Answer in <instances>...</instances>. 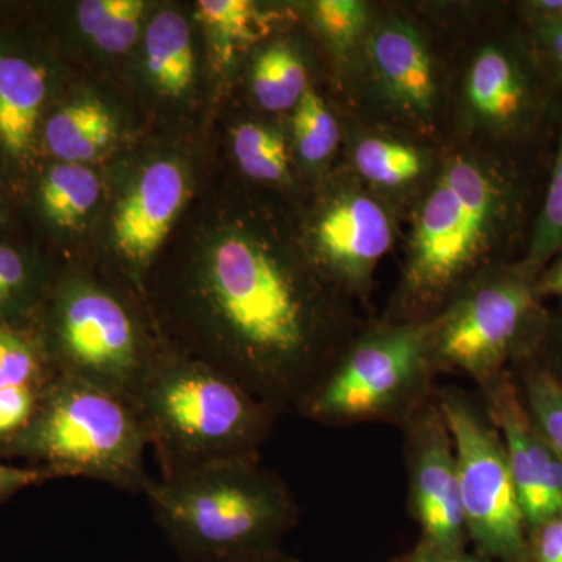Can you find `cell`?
<instances>
[{
    "instance_id": "cell-1",
    "label": "cell",
    "mask_w": 562,
    "mask_h": 562,
    "mask_svg": "<svg viewBox=\"0 0 562 562\" xmlns=\"http://www.w3.org/2000/svg\"><path fill=\"white\" fill-rule=\"evenodd\" d=\"M198 299L211 331L203 361L277 417L297 414L357 333L349 295L236 233L211 251Z\"/></svg>"
},
{
    "instance_id": "cell-2",
    "label": "cell",
    "mask_w": 562,
    "mask_h": 562,
    "mask_svg": "<svg viewBox=\"0 0 562 562\" xmlns=\"http://www.w3.org/2000/svg\"><path fill=\"white\" fill-rule=\"evenodd\" d=\"M536 147L491 161L447 162L417 214L384 319L430 321L476 276L516 262L508 257L513 250L524 255L549 172L550 160L543 165Z\"/></svg>"
},
{
    "instance_id": "cell-3",
    "label": "cell",
    "mask_w": 562,
    "mask_h": 562,
    "mask_svg": "<svg viewBox=\"0 0 562 562\" xmlns=\"http://www.w3.org/2000/svg\"><path fill=\"white\" fill-rule=\"evenodd\" d=\"M150 512L187 562L281 549L301 508L288 483L260 460L216 461L151 479Z\"/></svg>"
},
{
    "instance_id": "cell-4",
    "label": "cell",
    "mask_w": 562,
    "mask_h": 562,
    "mask_svg": "<svg viewBox=\"0 0 562 562\" xmlns=\"http://www.w3.org/2000/svg\"><path fill=\"white\" fill-rule=\"evenodd\" d=\"M161 475L260 460L279 417L209 362L161 353L132 403Z\"/></svg>"
},
{
    "instance_id": "cell-5",
    "label": "cell",
    "mask_w": 562,
    "mask_h": 562,
    "mask_svg": "<svg viewBox=\"0 0 562 562\" xmlns=\"http://www.w3.org/2000/svg\"><path fill=\"white\" fill-rule=\"evenodd\" d=\"M147 441L136 413L116 395L55 373L41 390L29 424L0 442V458H21L55 479L83 476L146 494Z\"/></svg>"
},
{
    "instance_id": "cell-6",
    "label": "cell",
    "mask_w": 562,
    "mask_h": 562,
    "mask_svg": "<svg viewBox=\"0 0 562 562\" xmlns=\"http://www.w3.org/2000/svg\"><path fill=\"white\" fill-rule=\"evenodd\" d=\"M428 322L379 321L351 336L299 408L325 427L401 428L438 391Z\"/></svg>"
},
{
    "instance_id": "cell-7",
    "label": "cell",
    "mask_w": 562,
    "mask_h": 562,
    "mask_svg": "<svg viewBox=\"0 0 562 562\" xmlns=\"http://www.w3.org/2000/svg\"><path fill=\"white\" fill-rule=\"evenodd\" d=\"M547 321L535 277L517 262L494 266L427 321L432 368L438 375L468 376L483 390L538 346Z\"/></svg>"
},
{
    "instance_id": "cell-8",
    "label": "cell",
    "mask_w": 562,
    "mask_h": 562,
    "mask_svg": "<svg viewBox=\"0 0 562 562\" xmlns=\"http://www.w3.org/2000/svg\"><path fill=\"white\" fill-rule=\"evenodd\" d=\"M40 341L55 372L101 387L131 406L162 353L150 349L124 301L87 281H70L57 291Z\"/></svg>"
},
{
    "instance_id": "cell-9",
    "label": "cell",
    "mask_w": 562,
    "mask_h": 562,
    "mask_svg": "<svg viewBox=\"0 0 562 562\" xmlns=\"http://www.w3.org/2000/svg\"><path fill=\"white\" fill-rule=\"evenodd\" d=\"M441 406L457 450L469 542L495 562H527V527L501 432L479 391L439 384Z\"/></svg>"
},
{
    "instance_id": "cell-10",
    "label": "cell",
    "mask_w": 562,
    "mask_h": 562,
    "mask_svg": "<svg viewBox=\"0 0 562 562\" xmlns=\"http://www.w3.org/2000/svg\"><path fill=\"white\" fill-rule=\"evenodd\" d=\"M398 430L408 475L409 514L419 527L417 542L468 550L471 542L462 512L457 450L438 391Z\"/></svg>"
},
{
    "instance_id": "cell-11",
    "label": "cell",
    "mask_w": 562,
    "mask_h": 562,
    "mask_svg": "<svg viewBox=\"0 0 562 562\" xmlns=\"http://www.w3.org/2000/svg\"><path fill=\"white\" fill-rule=\"evenodd\" d=\"M313 236L322 277L350 299H362L376 266L391 250L394 225L382 203L349 188L325 206Z\"/></svg>"
},
{
    "instance_id": "cell-12",
    "label": "cell",
    "mask_w": 562,
    "mask_h": 562,
    "mask_svg": "<svg viewBox=\"0 0 562 562\" xmlns=\"http://www.w3.org/2000/svg\"><path fill=\"white\" fill-rule=\"evenodd\" d=\"M479 392L501 432L528 531L562 513V461L525 406L512 372Z\"/></svg>"
},
{
    "instance_id": "cell-13",
    "label": "cell",
    "mask_w": 562,
    "mask_h": 562,
    "mask_svg": "<svg viewBox=\"0 0 562 562\" xmlns=\"http://www.w3.org/2000/svg\"><path fill=\"white\" fill-rule=\"evenodd\" d=\"M187 195L176 161L151 162L120 203L113 221L116 249L125 260L146 265L160 249Z\"/></svg>"
},
{
    "instance_id": "cell-14",
    "label": "cell",
    "mask_w": 562,
    "mask_h": 562,
    "mask_svg": "<svg viewBox=\"0 0 562 562\" xmlns=\"http://www.w3.org/2000/svg\"><path fill=\"white\" fill-rule=\"evenodd\" d=\"M368 49L387 99L412 116H428L438 90L430 54L419 33L406 22L387 20L372 33Z\"/></svg>"
},
{
    "instance_id": "cell-15",
    "label": "cell",
    "mask_w": 562,
    "mask_h": 562,
    "mask_svg": "<svg viewBox=\"0 0 562 562\" xmlns=\"http://www.w3.org/2000/svg\"><path fill=\"white\" fill-rule=\"evenodd\" d=\"M47 98V74L21 55L0 54V149L21 158L32 149Z\"/></svg>"
},
{
    "instance_id": "cell-16",
    "label": "cell",
    "mask_w": 562,
    "mask_h": 562,
    "mask_svg": "<svg viewBox=\"0 0 562 562\" xmlns=\"http://www.w3.org/2000/svg\"><path fill=\"white\" fill-rule=\"evenodd\" d=\"M116 136V122L101 102L81 99L55 111L44 127L47 147L61 162L95 160Z\"/></svg>"
},
{
    "instance_id": "cell-17",
    "label": "cell",
    "mask_w": 562,
    "mask_h": 562,
    "mask_svg": "<svg viewBox=\"0 0 562 562\" xmlns=\"http://www.w3.org/2000/svg\"><path fill=\"white\" fill-rule=\"evenodd\" d=\"M146 66L158 90L169 95H181L194 80L195 58L191 29L180 13L160 11L147 27Z\"/></svg>"
},
{
    "instance_id": "cell-18",
    "label": "cell",
    "mask_w": 562,
    "mask_h": 562,
    "mask_svg": "<svg viewBox=\"0 0 562 562\" xmlns=\"http://www.w3.org/2000/svg\"><path fill=\"white\" fill-rule=\"evenodd\" d=\"M552 155L541 205L532 224L530 241L517 266L536 277L562 251V99L554 124Z\"/></svg>"
},
{
    "instance_id": "cell-19",
    "label": "cell",
    "mask_w": 562,
    "mask_h": 562,
    "mask_svg": "<svg viewBox=\"0 0 562 562\" xmlns=\"http://www.w3.org/2000/svg\"><path fill=\"white\" fill-rule=\"evenodd\" d=\"M101 198V181L87 165L57 162L40 184V201L47 220L60 228H76Z\"/></svg>"
},
{
    "instance_id": "cell-20",
    "label": "cell",
    "mask_w": 562,
    "mask_h": 562,
    "mask_svg": "<svg viewBox=\"0 0 562 562\" xmlns=\"http://www.w3.org/2000/svg\"><path fill=\"white\" fill-rule=\"evenodd\" d=\"M514 382L532 419L562 461V379L532 351L514 362Z\"/></svg>"
},
{
    "instance_id": "cell-21",
    "label": "cell",
    "mask_w": 562,
    "mask_h": 562,
    "mask_svg": "<svg viewBox=\"0 0 562 562\" xmlns=\"http://www.w3.org/2000/svg\"><path fill=\"white\" fill-rule=\"evenodd\" d=\"M251 90L262 110H294L310 90L305 66L290 47H268L255 60Z\"/></svg>"
},
{
    "instance_id": "cell-22",
    "label": "cell",
    "mask_w": 562,
    "mask_h": 562,
    "mask_svg": "<svg viewBox=\"0 0 562 562\" xmlns=\"http://www.w3.org/2000/svg\"><path fill=\"white\" fill-rule=\"evenodd\" d=\"M353 162L362 179L383 190L406 187L425 171L424 155L416 147L379 136L358 143Z\"/></svg>"
},
{
    "instance_id": "cell-23",
    "label": "cell",
    "mask_w": 562,
    "mask_h": 562,
    "mask_svg": "<svg viewBox=\"0 0 562 562\" xmlns=\"http://www.w3.org/2000/svg\"><path fill=\"white\" fill-rule=\"evenodd\" d=\"M144 2L139 0H85L77 18L81 32L106 54H122L138 40Z\"/></svg>"
},
{
    "instance_id": "cell-24",
    "label": "cell",
    "mask_w": 562,
    "mask_h": 562,
    "mask_svg": "<svg viewBox=\"0 0 562 562\" xmlns=\"http://www.w3.org/2000/svg\"><path fill=\"white\" fill-rule=\"evenodd\" d=\"M198 11L224 60L236 47L254 43L266 31L265 16L249 0H201Z\"/></svg>"
},
{
    "instance_id": "cell-25",
    "label": "cell",
    "mask_w": 562,
    "mask_h": 562,
    "mask_svg": "<svg viewBox=\"0 0 562 562\" xmlns=\"http://www.w3.org/2000/svg\"><path fill=\"white\" fill-rule=\"evenodd\" d=\"M233 151L239 168L251 180L281 181L288 177L283 136L266 125L246 122L233 132Z\"/></svg>"
},
{
    "instance_id": "cell-26",
    "label": "cell",
    "mask_w": 562,
    "mask_h": 562,
    "mask_svg": "<svg viewBox=\"0 0 562 562\" xmlns=\"http://www.w3.org/2000/svg\"><path fill=\"white\" fill-rule=\"evenodd\" d=\"M38 338L16 327L0 325V390L44 386L55 375Z\"/></svg>"
},
{
    "instance_id": "cell-27",
    "label": "cell",
    "mask_w": 562,
    "mask_h": 562,
    "mask_svg": "<svg viewBox=\"0 0 562 562\" xmlns=\"http://www.w3.org/2000/svg\"><path fill=\"white\" fill-rule=\"evenodd\" d=\"M292 132L299 155L308 165H322L330 160L341 138L338 121L313 88L305 92L294 109Z\"/></svg>"
},
{
    "instance_id": "cell-28",
    "label": "cell",
    "mask_w": 562,
    "mask_h": 562,
    "mask_svg": "<svg viewBox=\"0 0 562 562\" xmlns=\"http://www.w3.org/2000/svg\"><path fill=\"white\" fill-rule=\"evenodd\" d=\"M38 301L40 277L31 261L20 251L0 246V325L14 327Z\"/></svg>"
},
{
    "instance_id": "cell-29",
    "label": "cell",
    "mask_w": 562,
    "mask_h": 562,
    "mask_svg": "<svg viewBox=\"0 0 562 562\" xmlns=\"http://www.w3.org/2000/svg\"><path fill=\"white\" fill-rule=\"evenodd\" d=\"M312 11L316 27L339 52L350 49L368 27V5L360 0H317Z\"/></svg>"
},
{
    "instance_id": "cell-30",
    "label": "cell",
    "mask_w": 562,
    "mask_h": 562,
    "mask_svg": "<svg viewBox=\"0 0 562 562\" xmlns=\"http://www.w3.org/2000/svg\"><path fill=\"white\" fill-rule=\"evenodd\" d=\"M43 386L2 387L0 390V442L13 438L29 424Z\"/></svg>"
},
{
    "instance_id": "cell-31",
    "label": "cell",
    "mask_w": 562,
    "mask_h": 562,
    "mask_svg": "<svg viewBox=\"0 0 562 562\" xmlns=\"http://www.w3.org/2000/svg\"><path fill=\"white\" fill-rule=\"evenodd\" d=\"M532 54L550 87L562 99V24L527 32Z\"/></svg>"
},
{
    "instance_id": "cell-32",
    "label": "cell",
    "mask_w": 562,
    "mask_h": 562,
    "mask_svg": "<svg viewBox=\"0 0 562 562\" xmlns=\"http://www.w3.org/2000/svg\"><path fill=\"white\" fill-rule=\"evenodd\" d=\"M527 562H562V513L527 531Z\"/></svg>"
},
{
    "instance_id": "cell-33",
    "label": "cell",
    "mask_w": 562,
    "mask_h": 562,
    "mask_svg": "<svg viewBox=\"0 0 562 562\" xmlns=\"http://www.w3.org/2000/svg\"><path fill=\"white\" fill-rule=\"evenodd\" d=\"M525 32L542 31L562 24V0H527L516 7Z\"/></svg>"
},
{
    "instance_id": "cell-34",
    "label": "cell",
    "mask_w": 562,
    "mask_h": 562,
    "mask_svg": "<svg viewBox=\"0 0 562 562\" xmlns=\"http://www.w3.org/2000/svg\"><path fill=\"white\" fill-rule=\"evenodd\" d=\"M531 351L562 379V305L549 308L546 330Z\"/></svg>"
},
{
    "instance_id": "cell-35",
    "label": "cell",
    "mask_w": 562,
    "mask_h": 562,
    "mask_svg": "<svg viewBox=\"0 0 562 562\" xmlns=\"http://www.w3.org/2000/svg\"><path fill=\"white\" fill-rule=\"evenodd\" d=\"M55 480L54 473L40 468H16L0 461V503L9 501L18 492L36 484Z\"/></svg>"
},
{
    "instance_id": "cell-36",
    "label": "cell",
    "mask_w": 562,
    "mask_h": 562,
    "mask_svg": "<svg viewBox=\"0 0 562 562\" xmlns=\"http://www.w3.org/2000/svg\"><path fill=\"white\" fill-rule=\"evenodd\" d=\"M386 562H495L475 550H442L417 542L408 552Z\"/></svg>"
},
{
    "instance_id": "cell-37",
    "label": "cell",
    "mask_w": 562,
    "mask_h": 562,
    "mask_svg": "<svg viewBox=\"0 0 562 562\" xmlns=\"http://www.w3.org/2000/svg\"><path fill=\"white\" fill-rule=\"evenodd\" d=\"M535 291L543 303L553 299L562 305V251L535 277Z\"/></svg>"
},
{
    "instance_id": "cell-38",
    "label": "cell",
    "mask_w": 562,
    "mask_h": 562,
    "mask_svg": "<svg viewBox=\"0 0 562 562\" xmlns=\"http://www.w3.org/2000/svg\"><path fill=\"white\" fill-rule=\"evenodd\" d=\"M217 562H302L299 558L283 552L281 549L271 550V552L244 554V557L228 558Z\"/></svg>"
}]
</instances>
